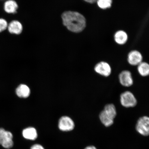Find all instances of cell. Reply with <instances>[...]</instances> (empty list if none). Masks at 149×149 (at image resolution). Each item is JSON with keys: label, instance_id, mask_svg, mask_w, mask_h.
Wrapping results in <instances>:
<instances>
[{"label": "cell", "instance_id": "obj_13", "mask_svg": "<svg viewBox=\"0 0 149 149\" xmlns=\"http://www.w3.org/2000/svg\"><path fill=\"white\" fill-rule=\"evenodd\" d=\"M22 133L24 138L31 140H35L37 138L38 136L36 130L32 127L24 129Z\"/></svg>", "mask_w": 149, "mask_h": 149}, {"label": "cell", "instance_id": "obj_5", "mask_svg": "<svg viewBox=\"0 0 149 149\" xmlns=\"http://www.w3.org/2000/svg\"><path fill=\"white\" fill-rule=\"evenodd\" d=\"M13 136L11 132L0 128V144L6 148H10L13 146Z\"/></svg>", "mask_w": 149, "mask_h": 149}, {"label": "cell", "instance_id": "obj_11", "mask_svg": "<svg viewBox=\"0 0 149 149\" xmlns=\"http://www.w3.org/2000/svg\"><path fill=\"white\" fill-rule=\"evenodd\" d=\"M18 8L17 3L14 0H8L4 3V10L7 13L15 14Z\"/></svg>", "mask_w": 149, "mask_h": 149}, {"label": "cell", "instance_id": "obj_4", "mask_svg": "<svg viewBox=\"0 0 149 149\" xmlns=\"http://www.w3.org/2000/svg\"><path fill=\"white\" fill-rule=\"evenodd\" d=\"M136 129L141 135H149V117L143 116L139 118L136 126Z\"/></svg>", "mask_w": 149, "mask_h": 149}, {"label": "cell", "instance_id": "obj_6", "mask_svg": "<svg viewBox=\"0 0 149 149\" xmlns=\"http://www.w3.org/2000/svg\"><path fill=\"white\" fill-rule=\"evenodd\" d=\"M94 70L97 73L105 77L110 75L111 69L110 65L105 61H100L95 66Z\"/></svg>", "mask_w": 149, "mask_h": 149}, {"label": "cell", "instance_id": "obj_8", "mask_svg": "<svg viewBox=\"0 0 149 149\" xmlns=\"http://www.w3.org/2000/svg\"><path fill=\"white\" fill-rule=\"evenodd\" d=\"M119 81L123 86L129 87L133 84L132 74L130 71L124 70L120 72L118 76Z\"/></svg>", "mask_w": 149, "mask_h": 149}, {"label": "cell", "instance_id": "obj_7", "mask_svg": "<svg viewBox=\"0 0 149 149\" xmlns=\"http://www.w3.org/2000/svg\"><path fill=\"white\" fill-rule=\"evenodd\" d=\"M58 127L61 131H70L74 129V124L73 121L70 117L63 116L59 120Z\"/></svg>", "mask_w": 149, "mask_h": 149}, {"label": "cell", "instance_id": "obj_10", "mask_svg": "<svg viewBox=\"0 0 149 149\" xmlns=\"http://www.w3.org/2000/svg\"><path fill=\"white\" fill-rule=\"evenodd\" d=\"M8 29L9 32L12 34L19 35L23 31V26L17 20H13L9 24Z\"/></svg>", "mask_w": 149, "mask_h": 149}, {"label": "cell", "instance_id": "obj_12", "mask_svg": "<svg viewBox=\"0 0 149 149\" xmlns=\"http://www.w3.org/2000/svg\"><path fill=\"white\" fill-rule=\"evenodd\" d=\"M30 93V89L29 87L24 84L20 85L16 89V94L20 98H27Z\"/></svg>", "mask_w": 149, "mask_h": 149}, {"label": "cell", "instance_id": "obj_17", "mask_svg": "<svg viewBox=\"0 0 149 149\" xmlns=\"http://www.w3.org/2000/svg\"><path fill=\"white\" fill-rule=\"evenodd\" d=\"M8 23L6 20L0 18V33L4 31L8 28Z\"/></svg>", "mask_w": 149, "mask_h": 149}, {"label": "cell", "instance_id": "obj_15", "mask_svg": "<svg viewBox=\"0 0 149 149\" xmlns=\"http://www.w3.org/2000/svg\"><path fill=\"white\" fill-rule=\"evenodd\" d=\"M137 70L139 74L143 77L149 75V64L145 62H142L138 65Z\"/></svg>", "mask_w": 149, "mask_h": 149}, {"label": "cell", "instance_id": "obj_14", "mask_svg": "<svg viewBox=\"0 0 149 149\" xmlns=\"http://www.w3.org/2000/svg\"><path fill=\"white\" fill-rule=\"evenodd\" d=\"M114 39L115 42L117 44L120 45L124 44L125 43L127 40V35L124 31H118L115 33Z\"/></svg>", "mask_w": 149, "mask_h": 149}, {"label": "cell", "instance_id": "obj_20", "mask_svg": "<svg viewBox=\"0 0 149 149\" xmlns=\"http://www.w3.org/2000/svg\"><path fill=\"white\" fill-rule=\"evenodd\" d=\"M85 149H97V148L94 146H89L86 147Z\"/></svg>", "mask_w": 149, "mask_h": 149}, {"label": "cell", "instance_id": "obj_16", "mask_svg": "<svg viewBox=\"0 0 149 149\" xmlns=\"http://www.w3.org/2000/svg\"><path fill=\"white\" fill-rule=\"evenodd\" d=\"M96 2L100 8L106 9L111 6L112 0H97Z\"/></svg>", "mask_w": 149, "mask_h": 149}, {"label": "cell", "instance_id": "obj_18", "mask_svg": "<svg viewBox=\"0 0 149 149\" xmlns=\"http://www.w3.org/2000/svg\"><path fill=\"white\" fill-rule=\"evenodd\" d=\"M31 149H45L41 145L36 144L33 145L31 147Z\"/></svg>", "mask_w": 149, "mask_h": 149}, {"label": "cell", "instance_id": "obj_1", "mask_svg": "<svg viewBox=\"0 0 149 149\" xmlns=\"http://www.w3.org/2000/svg\"><path fill=\"white\" fill-rule=\"evenodd\" d=\"M61 18L64 25L72 32H81L86 26L84 17L77 12L66 11L63 13Z\"/></svg>", "mask_w": 149, "mask_h": 149}, {"label": "cell", "instance_id": "obj_9", "mask_svg": "<svg viewBox=\"0 0 149 149\" xmlns=\"http://www.w3.org/2000/svg\"><path fill=\"white\" fill-rule=\"evenodd\" d=\"M127 61L129 64L132 66H138L142 62L143 56L139 52L134 50L128 54Z\"/></svg>", "mask_w": 149, "mask_h": 149}, {"label": "cell", "instance_id": "obj_2", "mask_svg": "<svg viewBox=\"0 0 149 149\" xmlns=\"http://www.w3.org/2000/svg\"><path fill=\"white\" fill-rule=\"evenodd\" d=\"M116 115V109L115 106L112 104H107L100 113V120L104 126L108 127L113 124Z\"/></svg>", "mask_w": 149, "mask_h": 149}, {"label": "cell", "instance_id": "obj_3", "mask_svg": "<svg viewBox=\"0 0 149 149\" xmlns=\"http://www.w3.org/2000/svg\"><path fill=\"white\" fill-rule=\"evenodd\" d=\"M120 102L123 107L127 108L134 107L137 103L135 96L129 91H126L120 94Z\"/></svg>", "mask_w": 149, "mask_h": 149}, {"label": "cell", "instance_id": "obj_19", "mask_svg": "<svg viewBox=\"0 0 149 149\" xmlns=\"http://www.w3.org/2000/svg\"><path fill=\"white\" fill-rule=\"evenodd\" d=\"M84 1L89 3H94L96 2L97 0H84Z\"/></svg>", "mask_w": 149, "mask_h": 149}]
</instances>
